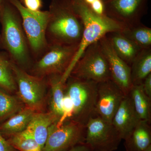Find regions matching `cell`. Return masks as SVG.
Returning a JSON list of instances; mask_svg holds the SVG:
<instances>
[{"mask_svg": "<svg viewBox=\"0 0 151 151\" xmlns=\"http://www.w3.org/2000/svg\"><path fill=\"white\" fill-rule=\"evenodd\" d=\"M72 2L83 24V30L78 49L70 65L61 76V81L64 84L70 76L76 62L88 46L99 41L109 33L122 32L127 28L106 15H99L95 13L81 0H72Z\"/></svg>", "mask_w": 151, "mask_h": 151, "instance_id": "6da1fadb", "label": "cell"}, {"mask_svg": "<svg viewBox=\"0 0 151 151\" xmlns=\"http://www.w3.org/2000/svg\"><path fill=\"white\" fill-rule=\"evenodd\" d=\"M47 34L51 44L79 45L83 26L73 8L72 0H52Z\"/></svg>", "mask_w": 151, "mask_h": 151, "instance_id": "7a4b0ae2", "label": "cell"}, {"mask_svg": "<svg viewBox=\"0 0 151 151\" xmlns=\"http://www.w3.org/2000/svg\"><path fill=\"white\" fill-rule=\"evenodd\" d=\"M12 6L1 5L0 9L3 44L12 61L19 66H27L30 58L29 44L19 14Z\"/></svg>", "mask_w": 151, "mask_h": 151, "instance_id": "3957f363", "label": "cell"}, {"mask_svg": "<svg viewBox=\"0 0 151 151\" xmlns=\"http://www.w3.org/2000/svg\"><path fill=\"white\" fill-rule=\"evenodd\" d=\"M97 84L90 80L69 76L65 84V92L70 98L73 113L70 120L86 126L95 116Z\"/></svg>", "mask_w": 151, "mask_h": 151, "instance_id": "277c9868", "label": "cell"}, {"mask_svg": "<svg viewBox=\"0 0 151 151\" xmlns=\"http://www.w3.org/2000/svg\"><path fill=\"white\" fill-rule=\"evenodd\" d=\"M70 76L97 83L111 79L108 61L99 41L86 48Z\"/></svg>", "mask_w": 151, "mask_h": 151, "instance_id": "5b68a950", "label": "cell"}, {"mask_svg": "<svg viewBox=\"0 0 151 151\" xmlns=\"http://www.w3.org/2000/svg\"><path fill=\"white\" fill-rule=\"evenodd\" d=\"M18 11L29 45L35 53H39L47 45V29L49 20V11L34 12L27 9L19 0H9Z\"/></svg>", "mask_w": 151, "mask_h": 151, "instance_id": "8992f818", "label": "cell"}, {"mask_svg": "<svg viewBox=\"0 0 151 151\" xmlns=\"http://www.w3.org/2000/svg\"><path fill=\"white\" fill-rule=\"evenodd\" d=\"M11 65L18 89V97L24 106L41 112L46 99V84L43 77L31 75L13 61Z\"/></svg>", "mask_w": 151, "mask_h": 151, "instance_id": "52a82bcc", "label": "cell"}, {"mask_svg": "<svg viewBox=\"0 0 151 151\" xmlns=\"http://www.w3.org/2000/svg\"><path fill=\"white\" fill-rule=\"evenodd\" d=\"M52 124L42 151H68L76 146L85 144L86 127L72 120L59 127Z\"/></svg>", "mask_w": 151, "mask_h": 151, "instance_id": "ba28073f", "label": "cell"}, {"mask_svg": "<svg viewBox=\"0 0 151 151\" xmlns=\"http://www.w3.org/2000/svg\"><path fill=\"white\" fill-rule=\"evenodd\" d=\"M78 46L51 44L48 51L34 65L33 75L40 77L62 76L70 65Z\"/></svg>", "mask_w": 151, "mask_h": 151, "instance_id": "9c48e42d", "label": "cell"}, {"mask_svg": "<svg viewBox=\"0 0 151 151\" xmlns=\"http://www.w3.org/2000/svg\"><path fill=\"white\" fill-rule=\"evenodd\" d=\"M86 127L85 143L91 151H115L119 147L122 139L111 123L95 116Z\"/></svg>", "mask_w": 151, "mask_h": 151, "instance_id": "30bf717a", "label": "cell"}, {"mask_svg": "<svg viewBox=\"0 0 151 151\" xmlns=\"http://www.w3.org/2000/svg\"><path fill=\"white\" fill-rule=\"evenodd\" d=\"M148 0H106L104 1L106 16L126 27L141 23L146 14Z\"/></svg>", "mask_w": 151, "mask_h": 151, "instance_id": "8fae6325", "label": "cell"}, {"mask_svg": "<svg viewBox=\"0 0 151 151\" xmlns=\"http://www.w3.org/2000/svg\"><path fill=\"white\" fill-rule=\"evenodd\" d=\"M125 96L111 79L98 83L95 116L112 124L113 117Z\"/></svg>", "mask_w": 151, "mask_h": 151, "instance_id": "7c38bea8", "label": "cell"}, {"mask_svg": "<svg viewBox=\"0 0 151 151\" xmlns=\"http://www.w3.org/2000/svg\"><path fill=\"white\" fill-rule=\"evenodd\" d=\"M99 42L108 61L111 80L127 96L133 86L131 67L116 54L106 35Z\"/></svg>", "mask_w": 151, "mask_h": 151, "instance_id": "4fadbf2b", "label": "cell"}, {"mask_svg": "<svg viewBox=\"0 0 151 151\" xmlns=\"http://www.w3.org/2000/svg\"><path fill=\"white\" fill-rule=\"evenodd\" d=\"M140 122L129 94L122 100L113 117L112 124L124 140Z\"/></svg>", "mask_w": 151, "mask_h": 151, "instance_id": "5bb4252c", "label": "cell"}, {"mask_svg": "<svg viewBox=\"0 0 151 151\" xmlns=\"http://www.w3.org/2000/svg\"><path fill=\"white\" fill-rule=\"evenodd\" d=\"M118 56L131 66L142 49L125 36L121 32H114L106 35Z\"/></svg>", "mask_w": 151, "mask_h": 151, "instance_id": "9a60e30c", "label": "cell"}, {"mask_svg": "<svg viewBox=\"0 0 151 151\" xmlns=\"http://www.w3.org/2000/svg\"><path fill=\"white\" fill-rule=\"evenodd\" d=\"M58 119L51 111L35 112L27 129L32 134L42 150L46 143L50 127L57 123Z\"/></svg>", "mask_w": 151, "mask_h": 151, "instance_id": "2e32d148", "label": "cell"}, {"mask_svg": "<svg viewBox=\"0 0 151 151\" xmlns=\"http://www.w3.org/2000/svg\"><path fill=\"white\" fill-rule=\"evenodd\" d=\"M124 141L126 151H144L151 145L150 124L141 121Z\"/></svg>", "mask_w": 151, "mask_h": 151, "instance_id": "e0dca14e", "label": "cell"}, {"mask_svg": "<svg viewBox=\"0 0 151 151\" xmlns=\"http://www.w3.org/2000/svg\"><path fill=\"white\" fill-rule=\"evenodd\" d=\"M35 112L24 106L18 113L0 124V133L6 137L23 132L27 129Z\"/></svg>", "mask_w": 151, "mask_h": 151, "instance_id": "ac0fdd59", "label": "cell"}, {"mask_svg": "<svg viewBox=\"0 0 151 151\" xmlns=\"http://www.w3.org/2000/svg\"><path fill=\"white\" fill-rule=\"evenodd\" d=\"M130 67L133 85L142 84L146 77L151 73V48L142 50Z\"/></svg>", "mask_w": 151, "mask_h": 151, "instance_id": "d6986e66", "label": "cell"}, {"mask_svg": "<svg viewBox=\"0 0 151 151\" xmlns=\"http://www.w3.org/2000/svg\"><path fill=\"white\" fill-rule=\"evenodd\" d=\"M129 94L140 121L150 124L151 99L145 94L142 84L133 85Z\"/></svg>", "mask_w": 151, "mask_h": 151, "instance_id": "ffe728a7", "label": "cell"}, {"mask_svg": "<svg viewBox=\"0 0 151 151\" xmlns=\"http://www.w3.org/2000/svg\"><path fill=\"white\" fill-rule=\"evenodd\" d=\"M49 76V84L50 87V111L58 118L59 121L63 114L65 83L63 84L61 81L62 75H53Z\"/></svg>", "mask_w": 151, "mask_h": 151, "instance_id": "44dd1931", "label": "cell"}, {"mask_svg": "<svg viewBox=\"0 0 151 151\" xmlns=\"http://www.w3.org/2000/svg\"><path fill=\"white\" fill-rule=\"evenodd\" d=\"M23 104L18 97L0 88V124L18 113L24 107Z\"/></svg>", "mask_w": 151, "mask_h": 151, "instance_id": "7402d4cb", "label": "cell"}, {"mask_svg": "<svg viewBox=\"0 0 151 151\" xmlns=\"http://www.w3.org/2000/svg\"><path fill=\"white\" fill-rule=\"evenodd\" d=\"M121 32L142 49L151 48V29L142 23Z\"/></svg>", "mask_w": 151, "mask_h": 151, "instance_id": "603a6c76", "label": "cell"}, {"mask_svg": "<svg viewBox=\"0 0 151 151\" xmlns=\"http://www.w3.org/2000/svg\"><path fill=\"white\" fill-rule=\"evenodd\" d=\"M9 143L19 151H42L32 134L29 130L4 137Z\"/></svg>", "mask_w": 151, "mask_h": 151, "instance_id": "cb8c5ba5", "label": "cell"}, {"mask_svg": "<svg viewBox=\"0 0 151 151\" xmlns=\"http://www.w3.org/2000/svg\"><path fill=\"white\" fill-rule=\"evenodd\" d=\"M0 88L11 94L17 89L11 61L0 55Z\"/></svg>", "mask_w": 151, "mask_h": 151, "instance_id": "d4e9b609", "label": "cell"}, {"mask_svg": "<svg viewBox=\"0 0 151 151\" xmlns=\"http://www.w3.org/2000/svg\"><path fill=\"white\" fill-rule=\"evenodd\" d=\"M22 4L27 9L34 12L40 11L42 7V0H22Z\"/></svg>", "mask_w": 151, "mask_h": 151, "instance_id": "484cf974", "label": "cell"}, {"mask_svg": "<svg viewBox=\"0 0 151 151\" xmlns=\"http://www.w3.org/2000/svg\"><path fill=\"white\" fill-rule=\"evenodd\" d=\"M0 151H19L15 148L0 133Z\"/></svg>", "mask_w": 151, "mask_h": 151, "instance_id": "4316f807", "label": "cell"}, {"mask_svg": "<svg viewBox=\"0 0 151 151\" xmlns=\"http://www.w3.org/2000/svg\"><path fill=\"white\" fill-rule=\"evenodd\" d=\"M142 85L145 94L151 99V73L146 77Z\"/></svg>", "mask_w": 151, "mask_h": 151, "instance_id": "83f0119b", "label": "cell"}, {"mask_svg": "<svg viewBox=\"0 0 151 151\" xmlns=\"http://www.w3.org/2000/svg\"><path fill=\"white\" fill-rule=\"evenodd\" d=\"M68 151H91L89 147L86 144L78 145Z\"/></svg>", "mask_w": 151, "mask_h": 151, "instance_id": "f1b7e54d", "label": "cell"}, {"mask_svg": "<svg viewBox=\"0 0 151 151\" xmlns=\"http://www.w3.org/2000/svg\"><path fill=\"white\" fill-rule=\"evenodd\" d=\"M144 151H151V145L149 146Z\"/></svg>", "mask_w": 151, "mask_h": 151, "instance_id": "f546056e", "label": "cell"}, {"mask_svg": "<svg viewBox=\"0 0 151 151\" xmlns=\"http://www.w3.org/2000/svg\"><path fill=\"white\" fill-rule=\"evenodd\" d=\"M3 1H4V0H0V7L1 6L2 3Z\"/></svg>", "mask_w": 151, "mask_h": 151, "instance_id": "4dcf8cb0", "label": "cell"}, {"mask_svg": "<svg viewBox=\"0 0 151 151\" xmlns=\"http://www.w3.org/2000/svg\"><path fill=\"white\" fill-rule=\"evenodd\" d=\"M19 1L21 2L22 4V0H19Z\"/></svg>", "mask_w": 151, "mask_h": 151, "instance_id": "1f68e13d", "label": "cell"}, {"mask_svg": "<svg viewBox=\"0 0 151 151\" xmlns=\"http://www.w3.org/2000/svg\"><path fill=\"white\" fill-rule=\"evenodd\" d=\"M106 1V0H103V1Z\"/></svg>", "mask_w": 151, "mask_h": 151, "instance_id": "d6a6232c", "label": "cell"}, {"mask_svg": "<svg viewBox=\"0 0 151 151\" xmlns=\"http://www.w3.org/2000/svg\"><path fill=\"white\" fill-rule=\"evenodd\" d=\"M1 7H0V9H1Z\"/></svg>", "mask_w": 151, "mask_h": 151, "instance_id": "836d02e7", "label": "cell"}]
</instances>
